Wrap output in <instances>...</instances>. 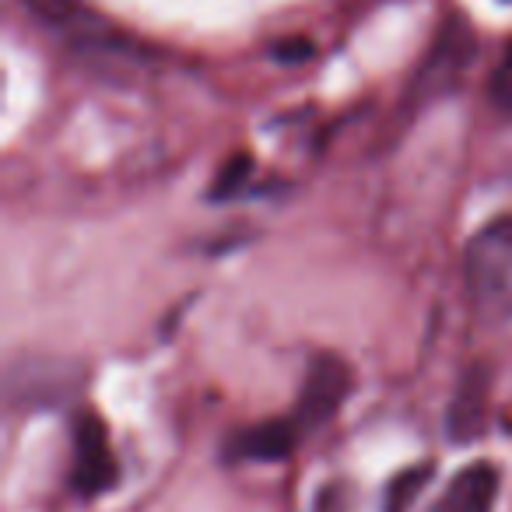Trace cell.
I'll return each instance as SVG.
<instances>
[{"mask_svg": "<svg viewBox=\"0 0 512 512\" xmlns=\"http://www.w3.org/2000/svg\"><path fill=\"white\" fill-rule=\"evenodd\" d=\"M467 285L484 316H512V214L484 225L470 242Z\"/></svg>", "mask_w": 512, "mask_h": 512, "instance_id": "cell-1", "label": "cell"}, {"mask_svg": "<svg viewBox=\"0 0 512 512\" xmlns=\"http://www.w3.org/2000/svg\"><path fill=\"white\" fill-rule=\"evenodd\" d=\"M348 393H351L348 362L337 355H316L313 362H309L306 383H302V390H299V404H295L292 421L302 432L323 428L344 407Z\"/></svg>", "mask_w": 512, "mask_h": 512, "instance_id": "cell-2", "label": "cell"}, {"mask_svg": "<svg viewBox=\"0 0 512 512\" xmlns=\"http://www.w3.org/2000/svg\"><path fill=\"white\" fill-rule=\"evenodd\" d=\"M71 484L78 495L95 498L99 491L116 484V456L109 446V435L95 414H85L74 425V467Z\"/></svg>", "mask_w": 512, "mask_h": 512, "instance_id": "cell-3", "label": "cell"}, {"mask_svg": "<svg viewBox=\"0 0 512 512\" xmlns=\"http://www.w3.org/2000/svg\"><path fill=\"white\" fill-rule=\"evenodd\" d=\"M498 470L491 463H474L449 481L428 512H495Z\"/></svg>", "mask_w": 512, "mask_h": 512, "instance_id": "cell-4", "label": "cell"}, {"mask_svg": "<svg viewBox=\"0 0 512 512\" xmlns=\"http://www.w3.org/2000/svg\"><path fill=\"white\" fill-rule=\"evenodd\" d=\"M299 435H302V428L295 425L292 418L264 421V425L242 428L228 449H232V456H239V460L271 463V460H285L295 449V442H299Z\"/></svg>", "mask_w": 512, "mask_h": 512, "instance_id": "cell-5", "label": "cell"}, {"mask_svg": "<svg viewBox=\"0 0 512 512\" xmlns=\"http://www.w3.org/2000/svg\"><path fill=\"white\" fill-rule=\"evenodd\" d=\"M484 407H488V386H484V372H470L467 383L456 390L453 411H449V432L453 439L467 442L484 432Z\"/></svg>", "mask_w": 512, "mask_h": 512, "instance_id": "cell-6", "label": "cell"}, {"mask_svg": "<svg viewBox=\"0 0 512 512\" xmlns=\"http://www.w3.org/2000/svg\"><path fill=\"white\" fill-rule=\"evenodd\" d=\"M491 102L512 116V46L502 53L495 74H491Z\"/></svg>", "mask_w": 512, "mask_h": 512, "instance_id": "cell-7", "label": "cell"}, {"mask_svg": "<svg viewBox=\"0 0 512 512\" xmlns=\"http://www.w3.org/2000/svg\"><path fill=\"white\" fill-rule=\"evenodd\" d=\"M505 4H512V0H505Z\"/></svg>", "mask_w": 512, "mask_h": 512, "instance_id": "cell-8", "label": "cell"}]
</instances>
